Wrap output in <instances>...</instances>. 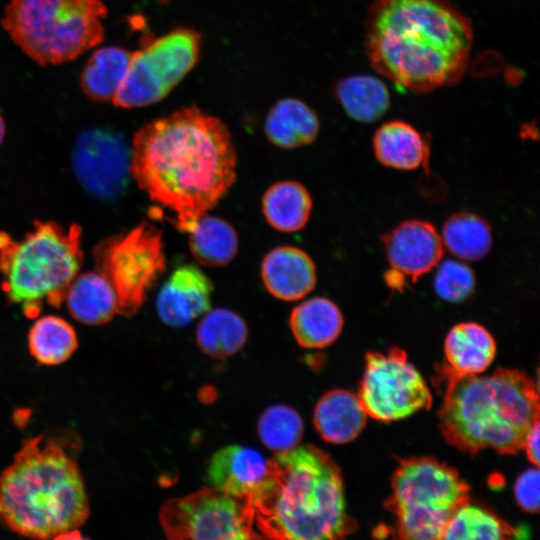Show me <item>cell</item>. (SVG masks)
<instances>
[{
    "label": "cell",
    "instance_id": "16",
    "mask_svg": "<svg viewBox=\"0 0 540 540\" xmlns=\"http://www.w3.org/2000/svg\"><path fill=\"white\" fill-rule=\"evenodd\" d=\"M268 460L254 448L230 445L214 453L206 480L210 487L237 498L249 497L264 478Z\"/></svg>",
    "mask_w": 540,
    "mask_h": 540
},
{
    "label": "cell",
    "instance_id": "18",
    "mask_svg": "<svg viewBox=\"0 0 540 540\" xmlns=\"http://www.w3.org/2000/svg\"><path fill=\"white\" fill-rule=\"evenodd\" d=\"M445 364L442 374L465 376L481 374L496 355L491 333L476 322L454 325L444 340Z\"/></svg>",
    "mask_w": 540,
    "mask_h": 540
},
{
    "label": "cell",
    "instance_id": "31",
    "mask_svg": "<svg viewBox=\"0 0 540 540\" xmlns=\"http://www.w3.org/2000/svg\"><path fill=\"white\" fill-rule=\"evenodd\" d=\"M523 536V530L509 525L490 510L469 501L451 516L441 539L501 540Z\"/></svg>",
    "mask_w": 540,
    "mask_h": 540
},
{
    "label": "cell",
    "instance_id": "15",
    "mask_svg": "<svg viewBox=\"0 0 540 540\" xmlns=\"http://www.w3.org/2000/svg\"><path fill=\"white\" fill-rule=\"evenodd\" d=\"M212 292V282L198 267L180 266L159 290V318L170 327L183 328L210 309Z\"/></svg>",
    "mask_w": 540,
    "mask_h": 540
},
{
    "label": "cell",
    "instance_id": "3",
    "mask_svg": "<svg viewBox=\"0 0 540 540\" xmlns=\"http://www.w3.org/2000/svg\"><path fill=\"white\" fill-rule=\"evenodd\" d=\"M248 503L260 538L341 539L357 528L346 512L338 465L312 444L268 460L267 472Z\"/></svg>",
    "mask_w": 540,
    "mask_h": 540
},
{
    "label": "cell",
    "instance_id": "9",
    "mask_svg": "<svg viewBox=\"0 0 540 540\" xmlns=\"http://www.w3.org/2000/svg\"><path fill=\"white\" fill-rule=\"evenodd\" d=\"M93 257L95 269L116 293L118 314L128 317L138 312L166 268L162 233L148 221L104 238Z\"/></svg>",
    "mask_w": 540,
    "mask_h": 540
},
{
    "label": "cell",
    "instance_id": "25",
    "mask_svg": "<svg viewBox=\"0 0 540 540\" xmlns=\"http://www.w3.org/2000/svg\"><path fill=\"white\" fill-rule=\"evenodd\" d=\"M312 206L309 191L295 180L274 183L262 198V211L267 223L280 232H296L304 228Z\"/></svg>",
    "mask_w": 540,
    "mask_h": 540
},
{
    "label": "cell",
    "instance_id": "32",
    "mask_svg": "<svg viewBox=\"0 0 540 540\" xmlns=\"http://www.w3.org/2000/svg\"><path fill=\"white\" fill-rule=\"evenodd\" d=\"M257 430L261 442L267 448L281 453L298 446L303 436L304 425L295 409L275 404L261 414Z\"/></svg>",
    "mask_w": 540,
    "mask_h": 540
},
{
    "label": "cell",
    "instance_id": "19",
    "mask_svg": "<svg viewBox=\"0 0 540 540\" xmlns=\"http://www.w3.org/2000/svg\"><path fill=\"white\" fill-rule=\"evenodd\" d=\"M367 418L368 415L357 395L344 389H334L318 400L313 423L326 442L345 444L362 432Z\"/></svg>",
    "mask_w": 540,
    "mask_h": 540
},
{
    "label": "cell",
    "instance_id": "20",
    "mask_svg": "<svg viewBox=\"0 0 540 540\" xmlns=\"http://www.w3.org/2000/svg\"><path fill=\"white\" fill-rule=\"evenodd\" d=\"M64 303L71 316L86 325H103L118 314V300L109 281L96 269L80 272L70 284Z\"/></svg>",
    "mask_w": 540,
    "mask_h": 540
},
{
    "label": "cell",
    "instance_id": "14",
    "mask_svg": "<svg viewBox=\"0 0 540 540\" xmlns=\"http://www.w3.org/2000/svg\"><path fill=\"white\" fill-rule=\"evenodd\" d=\"M392 270L416 282L442 260L444 246L428 221L406 220L381 237Z\"/></svg>",
    "mask_w": 540,
    "mask_h": 540
},
{
    "label": "cell",
    "instance_id": "4",
    "mask_svg": "<svg viewBox=\"0 0 540 540\" xmlns=\"http://www.w3.org/2000/svg\"><path fill=\"white\" fill-rule=\"evenodd\" d=\"M89 512L77 462L55 439L25 440L0 474V518L19 535L68 537L78 532Z\"/></svg>",
    "mask_w": 540,
    "mask_h": 540
},
{
    "label": "cell",
    "instance_id": "8",
    "mask_svg": "<svg viewBox=\"0 0 540 540\" xmlns=\"http://www.w3.org/2000/svg\"><path fill=\"white\" fill-rule=\"evenodd\" d=\"M391 488L386 509L402 539H441L454 512L470 501L469 485L458 471L433 457L400 461Z\"/></svg>",
    "mask_w": 540,
    "mask_h": 540
},
{
    "label": "cell",
    "instance_id": "34",
    "mask_svg": "<svg viewBox=\"0 0 540 540\" xmlns=\"http://www.w3.org/2000/svg\"><path fill=\"white\" fill-rule=\"evenodd\" d=\"M540 474L538 467H533L521 473L514 484V496L518 505L529 513L539 510Z\"/></svg>",
    "mask_w": 540,
    "mask_h": 540
},
{
    "label": "cell",
    "instance_id": "27",
    "mask_svg": "<svg viewBox=\"0 0 540 540\" xmlns=\"http://www.w3.org/2000/svg\"><path fill=\"white\" fill-rule=\"evenodd\" d=\"M28 350L34 360L45 366L66 362L78 347L74 327L56 315L36 317L28 332Z\"/></svg>",
    "mask_w": 540,
    "mask_h": 540
},
{
    "label": "cell",
    "instance_id": "21",
    "mask_svg": "<svg viewBox=\"0 0 540 540\" xmlns=\"http://www.w3.org/2000/svg\"><path fill=\"white\" fill-rule=\"evenodd\" d=\"M373 150L382 165L410 171L427 164L430 146L428 140L412 125L392 120L376 130Z\"/></svg>",
    "mask_w": 540,
    "mask_h": 540
},
{
    "label": "cell",
    "instance_id": "22",
    "mask_svg": "<svg viewBox=\"0 0 540 540\" xmlns=\"http://www.w3.org/2000/svg\"><path fill=\"white\" fill-rule=\"evenodd\" d=\"M343 325L341 310L325 297H314L301 302L289 317V326L296 342L308 349L331 345L340 336Z\"/></svg>",
    "mask_w": 540,
    "mask_h": 540
},
{
    "label": "cell",
    "instance_id": "29",
    "mask_svg": "<svg viewBox=\"0 0 540 540\" xmlns=\"http://www.w3.org/2000/svg\"><path fill=\"white\" fill-rule=\"evenodd\" d=\"M335 93L346 114L361 123L377 121L390 107L387 87L370 75H354L342 79Z\"/></svg>",
    "mask_w": 540,
    "mask_h": 540
},
{
    "label": "cell",
    "instance_id": "26",
    "mask_svg": "<svg viewBox=\"0 0 540 540\" xmlns=\"http://www.w3.org/2000/svg\"><path fill=\"white\" fill-rule=\"evenodd\" d=\"M248 328L245 320L226 308L208 310L196 328V342L208 356L224 359L239 352L245 345Z\"/></svg>",
    "mask_w": 540,
    "mask_h": 540
},
{
    "label": "cell",
    "instance_id": "13",
    "mask_svg": "<svg viewBox=\"0 0 540 540\" xmlns=\"http://www.w3.org/2000/svg\"><path fill=\"white\" fill-rule=\"evenodd\" d=\"M72 163L79 182L86 190L111 199L126 187L130 174V151L119 134L91 129L78 137Z\"/></svg>",
    "mask_w": 540,
    "mask_h": 540
},
{
    "label": "cell",
    "instance_id": "17",
    "mask_svg": "<svg viewBox=\"0 0 540 540\" xmlns=\"http://www.w3.org/2000/svg\"><path fill=\"white\" fill-rule=\"evenodd\" d=\"M261 277L266 290L283 301L304 298L314 289L317 281L312 258L294 246H279L270 250L263 258Z\"/></svg>",
    "mask_w": 540,
    "mask_h": 540
},
{
    "label": "cell",
    "instance_id": "23",
    "mask_svg": "<svg viewBox=\"0 0 540 540\" xmlns=\"http://www.w3.org/2000/svg\"><path fill=\"white\" fill-rule=\"evenodd\" d=\"M320 122L315 111L303 101L284 98L267 114L264 132L268 140L283 149L311 144L319 133Z\"/></svg>",
    "mask_w": 540,
    "mask_h": 540
},
{
    "label": "cell",
    "instance_id": "1",
    "mask_svg": "<svg viewBox=\"0 0 540 540\" xmlns=\"http://www.w3.org/2000/svg\"><path fill=\"white\" fill-rule=\"evenodd\" d=\"M237 154L227 126L190 106L141 127L130 150V175L149 199L189 233L236 180Z\"/></svg>",
    "mask_w": 540,
    "mask_h": 540
},
{
    "label": "cell",
    "instance_id": "36",
    "mask_svg": "<svg viewBox=\"0 0 540 540\" xmlns=\"http://www.w3.org/2000/svg\"><path fill=\"white\" fill-rule=\"evenodd\" d=\"M5 133H6L5 122H4V119H3L2 115L0 114V145L4 140Z\"/></svg>",
    "mask_w": 540,
    "mask_h": 540
},
{
    "label": "cell",
    "instance_id": "30",
    "mask_svg": "<svg viewBox=\"0 0 540 540\" xmlns=\"http://www.w3.org/2000/svg\"><path fill=\"white\" fill-rule=\"evenodd\" d=\"M443 246L463 261L484 258L492 246L490 225L481 216L471 212L450 215L440 234Z\"/></svg>",
    "mask_w": 540,
    "mask_h": 540
},
{
    "label": "cell",
    "instance_id": "12",
    "mask_svg": "<svg viewBox=\"0 0 540 540\" xmlns=\"http://www.w3.org/2000/svg\"><path fill=\"white\" fill-rule=\"evenodd\" d=\"M357 396L368 417L381 422L407 418L432 404L425 379L398 347L366 354Z\"/></svg>",
    "mask_w": 540,
    "mask_h": 540
},
{
    "label": "cell",
    "instance_id": "35",
    "mask_svg": "<svg viewBox=\"0 0 540 540\" xmlns=\"http://www.w3.org/2000/svg\"><path fill=\"white\" fill-rule=\"evenodd\" d=\"M539 430L540 426L538 421L527 433L522 448L526 452V455L530 462L536 467L539 466Z\"/></svg>",
    "mask_w": 540,
    "mask_h": 540
},
{
    "label": "cell",
    "instance_id": "24",
    "mask_svg": "<svg viewBox=\"0 0 540 540\" xmlns=\"http://www.w3.org/2000/svg\"><path fill=\"white\" fill-rule=\"evenodd\" d=\"M132 53L113 45L94 50L80 75L83 93L93 101L112 102L125 78Z\"/></svg>",
    "mask_w": 540,
    "mask_h": 540
},
{
    "label": "cell",
    "instance_id": "2",
    "mask_svg": "<svg viewBox=\"0 0 540 540\" xmlns=\"http://www.w3.org/2000/svg\"><path fill=\"white\" fill-rule=\"evenodd\" d=\"M472 42L470 21L448 0H374L366 19L374 70L417 93L459 82Z\"/></svg>",
    "mask_w": 540,
    "mask_h": 540
},
{
    "label": "cell",
    "instance_id": "10",
    "mask_svg": "<svg viewBox=\"0 0 540 540\" xmlns=\"http://www.w3.org/2000/svg\"><path fill=\"white\" fill-rule=\"evenodd\" d=\"M200 49V34L181 27L134 51L113 105L130 109L161 101L195 66Z\"/></svg>",
    "mask_w": 540,
    "mask_h": 540
},
{
    "label": "cell",
    "instance_id": "33",
    "mask_svg": "<svg viewBox=\"0 0 540 540\" xmlns=\"http://www.w3.org/2000/svg\"><path fill=\"white\" fill-rule=\"evenodd\" d=\"M436 267L434 288L441 299L450 303H461L474 293L476 279L467 264L447 259L440 261Z\"/></svg>",
    "mask_w": 540,
    "mask_h": 540
},
{
    "label": "cell",
    "instance_id": "6",
    "mask_svg": "<svg viewBox=\"0 0 540 540\" xmlns=\"http://www.w3.org/2000/svg\"><path fill=\"white\" fill-rule=\"evenodd\" d=\"M83 263L82 229L77 223L35 221L20 239L0 231L1 288L28 318L45 305L58 308Z\"/></svg>",
    "mask_w": 540,
    "mask_h": 540
},
{
    "label": "cell",
    "instance_id": "28",
    "mask_svg": "<svg viewBox=\"0 0 540 540\" xmlns=\"http://www.w3.org/2000/svg\"><path fill=\"white\" fill-rule=\"evenodd\" d=\"M188 234L191 253L201 265L225 266L237 255V232L222 218L205 215Z\"/></svg>",
    "mask_w": 540,
    "mask_h": 540
},
{
    "label": "cell",
    "instance_id": "7",
    "mask_svg": "<svg viewBox=\"0 0 540 540\" xmlns=\"http://www.w3.org/2000/svg\"><path fill=\"white\" fill-rule=\"evenodd\" d=\"M107 14L102 0H9L1 24L34 62L58 65L103 42Z\"/></svg>",
    "mask_w": 540,
    "mask_h": 540
},
{
    "label": "cell",
    "instance_id": "11",
    "mask_svg": "<svg viewBox=\"0 0 540 540\" xmlns=\"http://www.w3.org/2000/svg\"><path fill=\"white\" fill-rule=\"evenodd\" d=\"M159 521L165 535L175 540L260 538L248 497L237 498L210 486L164 502Z\"/></svg>",
    "mask_w": 540,
    "mask_h": 540
},
{
    "label": "cell",
    "instance_id": "5",
    "mask_svg": "<svg viewBox=\"0 0 540 540\" xmlns=\"http://www.w3.org/2000/svg\"><path fill=\"white\" fill-rule=\"evenodd\" d=\"M442 375L446 387L438 419L449 444L467 453L522 450L527 433L539 421L538 385L533 379L513 369Z\"/></svg>",
    "mask_w": 540,
    "mask_h": 540
}]
</instances>
